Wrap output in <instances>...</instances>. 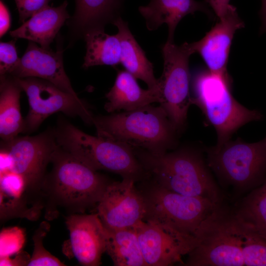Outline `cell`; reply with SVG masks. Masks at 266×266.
<instances>
[{"label":"cell","mask_w":266,"mask_h":266,"mask_svg":"<svg viewBox=\"0 0 266 266\" xmlns=\"http://www.w3.org/2000/svg\"><path fill=\"white\" fill-rule=\"evenodd\" d=\"M133 150L152 183L181 195L224 204L223 195L199 150L183 147L160 155Z\"/></svg>","instance_id":"obj_1"},{"label":"cell","mask_w":266,"mask_h":266,"mask_svg":"<svg viewBox=\"0 0 266 266\" xmlns=\"http://www.w3.org/2000/svg\"><path fill=\"white\" fill-rule=\"evenodd\" d=\"M51 162L52 169L41 190L48 200V215L58 207L83 213L97 206L110 182L59 146Z\"/></svg>","instance_id":"obj_2"},{"label":"cell","mask_w":266,"mask_h":266,"mask_svg":"<svg viewBox=\"0 0 266 266\" xmlns=\"http://www.w3.org/2000/svg\"><path fill=\"white\" fill-rule=\"evenodd\" d=\"M97 135L133 149L163 154L177 145V131L164 109L149 104L131 111L94 117Z\"/></svg>","instance_id":"obj_3"},{"label":"cell","mask_w":266,"mask_h":266,"mask_svg":"<svg viewBox=\"0 0 266 266\" xmlns=\"http://www.w3.org/2000/svg\"><path fill=\"white\" fill-rule=\"evenodd\" d=\"M54 130L58 145L92 169L111 171L135 182L146 177L130 146L87 134L66 120L59 121Z\"/></svg>","instance_id":"obj_4"},{"label":"cell","mask_w":266,"mask_h":266,"mask_svg":"<svg viewBox=\"0 0 266 266\" xmlns=\"http://www.w3.org/2000/svg\"><path fill=\"white\" fill-rule=\"evenodd\" d=\"M232 78L209 70L195 77L192 104L199 107L206 120L216 130V145L229 140L240 127L259 121L262 114L246 108L237 101L231 93Z\"/></svg>","instance_id":"obj_5"},{"label":"cell","mask_w":266,"mask_h":266,"mask_svg":"<svg viewBox=\"0 0 266 266\" xmlns=\"http://www.w3.org/2000/svg\"><path fill=\"white\" fill-rule=\"evenodd\" d=\"M205 152L209 168L237 193L252 191L266 180V136L254 143L230 139Z\"/></svg>","instance_id":"obj_6"},{"label":"cell","mask_w":266,"mask_h":266,"mask_svg":"<svg viewBox=\"0 0 266 266\" xmlns=\"http://www.w3.org/2000/svg\"><path fill=\"white\" fill-rule=\"evenodd\" d=\"M195 236L198 243L188 254L185 266H244L239 225L224 204L204 220Z\"/></svg>","instance_id":"obj_7"},{"label":"cell","mask_w":266,"mask_h":266,"mask_svg":"<svg viewBox=\"0 0 266 266\" xmlns=\"http://www.w3.org/2000/svg\"><path fill=\"white\" fill-rule=\"evenodd\" d=\"M141 193L146 206L143 220L165 224L195 236L204 220L223 204L181 195L152 183Z\"/></svg>","instance_id":"obj_8"},{"label":"cell","mask_w":266,"mask_h":266,"mask_svg":"<svg viewBox=\"0 0 266 266\" xmlns=\"http://www.w3.org/2000/svg\"><path fill=\"white\" fill-rule=\"evenodd\" d=\"M162 74L158 79L160 106L179 133L187 122L192 104L189 60L193 54L189 43L180 45L167 41L162 47Z\"/></svg>","instance_id":"obj_9"},{"label":"cell","mask_w":266,"mask_h":266,"mask_svg":"<svg viewBox=\"0 0 266 266\" xmlns=\"http://www.w3.org/2000/svg\"><path fill=\"white\" fill-rule=\"evenodd\" d=\"M14 77L26 94L29 104L23 132L35 131L46 118L59 112L70 116H79L84 122L93 124L94 116L78 97L44 79Z\"/></svg>","instance_id":"obj_10"},{"label":"cell","mask_w":266,"mask_h":266,"mask_svg":"<svg viewBox=\"0 0 266 266\" xmlns=\"http://www.w3.org/2000/svg\"><path fill=\"white\" fill-rule=\"evenodd\" d=\"M2 144L1 149L7 153L11 161L10 171L25 178L29 194H41L46 167L59 147L54 131L32 136H17L3 141Z\"/></svg>","instance_id":"obj_11"},{"label":"cell","mask_w":266,"mask_h":266,"mask_svg":"<svg viewBox=\"0 0 266 266\" xmlns=\"http://www.w3.org/2000/svg\"><path fill=\"white\" fill-rule=\"evenodd\" d=\"M134 228L147 266L182 263L198 243L195 235L151 221H141Z\"/></svg>","instance_id":"obj_12"},{"label":"cell","mask_w":266,"mask_h":266,"mask_svg":"<svg viewBox=\"0 0 266 266\" xmlns=\"http://www.w3.org/2000/svg\"><path fill=\"white\" fill-rule=\"evenodd\" d=\"M132 180L110 182L97 205V214L107 230L133 228L144 220L143 196Z\"/></svg>","instance_id":"obj_13"},{"label":"cell","mask_w":266,"mask_h":266,"mask_svg":"<svg viewBox=\"0 0 266 266\" xmlns=\"http://www.w3.org/2000/svg\"><path fill=\"white\" fill-rule=\"evenodd\" d=\"M200 40L189 43L194 53H198L210 71L230 77L227 66L235 32L244 27L236 8L232 5L227 14Z\"/></svg>","instance_id":"obj_14"},{"label":"cell","mask_w":266,"mask_h":266,"mask_svg":"<svg viewBox=\"0 0 266 266\" xmlns=\"http://www.w3.org/2000/svg\"><path fill=\"white\" fill-rule=\"evenodd\" d=\"M66 224L72 253L78 262L84 266L100 265L106 252L107 231L97 213L71 214Z\"/></svg>","instance_id":"obj_15"},{"label":"cell","mask_w":266,"mask_h":266,"mask_svg":"<svg viewBox=\"0 0 266 266\" xmlns=\"http://www.w3.org/2000/svg\"><path fill=\"white\" fill-rule=\"evenodd\" d=\"M63 49L53 51L30 41L23 56L10 75L17 78L35 77L45 80L76 97L63 64Z\"/></svg>","instance_id":"obj_16"},{"label":"cell","mask_w":266,"mask_h":266,"mask_svg":"<svg viewBox=\"0 0 266 266\" xmlns=\"http://www.w3.org/2000/svg\"><path fill=\"white\" fill-rule=\"evenodd\" d=\"M73 16L67 20L69 44L71 46L92 31L104 29L120 17L124 0H75Z\"/></svg>","instance_id":"obj_17"},{"label":"cell","mask_w":266,"mask_h":266,"mask_svg":"<svg viewBox=\"0 0 266 266\" xmlns=\"http://www.w3.org/2000/svg\"><path fill=\"white\" fill-rule=\"evenodd\" d=\"M138 11L143 17L148 30H157L163 24L168 27L167 41L173 42L175 29L181 19L189 14L202 11L209 15L210 12L203 2L196 0H151Z\"/></svg>","instance_id":"obj_18"},{"label":"cell","mask_w":266,"mask_h":266,"mask_svg":"<svg viewBox=\"0 0 266 266\" xmlns=\"http://www.w3.org/2000/svg\"><path fill=\"white\" fill-rule=\"evenodd\" d=\"M67 1L57 7L47 6L26 20L9 34L14 38H24L49 49L50 45L65 22L70 18Z\"/></svg>","instance_id":"obj_19"},{"label":"cell","mask_w":266,"mask_h":266,"mask_svg":"<svg viewBox=\"0 0 266 266\" xmlns=\"http://www.w3.org/2000/svg\"><path fill=\"white\" fill-rule=\"evenodd\" d=\"M105 97V110L112 113L131 111L160 101L159 89H143L136 78L127 70L118 71L114 85Z\"/></svg>","instance_id":"obj_20"},{"label":"cell","mask_w":266,"mask_h":266,"mask_svg":"<svg viewBox=\"0 0 266 266\" xmlns=\"http://www.w3.org/2000/svg\"><path fill=\"white\" fill-rule=\"evenodd\" d=\"M118 30L121 43L120 63L126 70L144 82L149 89H159L154 74L153 65L131 33L127 23L120 16L112 23Z\"/></svg>","instance_id":"obj_21"},{"label":"cell","mask_w":266,"mask_h":266,"mask_svg":"<svg viewBox=\"0 0 266 266\" xmlns=\"http://www.w3.org/2000/svg\"><path fill=\"white\" fill-rule=\"evenodd\" d=\"M0 136L8 141L24 132L23 120L20 105L23 91L15 78L11 75L0 77Z\"/></svg>","instance_id":"obj_22"},{"label":"cell","mask_w":266,"mask_h":266,"mask_svg":"<svg viewBox=\"0 0 266 266\" xmlns=\"http://www.w3.org/2000/svg\"><path fill=\"white\" fill-rule=\"evenodd\" d=\"M106 252L116 266H147L133 228L107 230Z\"/></svg>","instance_id":"obj_23"},{"label":"cell","mask_w":266,"mask_h":266,"mask_svg":"<svg viewBox=\"0 0 266 266\" xmlns=\"http://www.w3.org/2000/svg\"><path fill=\"white\" fill-rule=\"evenodd\" d=\"M232 211L241 226L266 239V180L251 191Z\"/></svg>","instance_id":"obj_24"},{"label":"cell","mask_w":266,"mask_h":266,"mask_svg":"<svg viewBox=\"0 0 266 266\" xmlns=\"http://www.w3.org/2000/svg\"><path fill=\"white\" fill-rule=\"evenodd\" d=\"M86 52L82 66L106 65L116 66L120 63L121 43L117 33L109 35L104 29L88 33L84 37Z\"/></svg>","instance_id":"obj_25"},{"label":"cell","mask_w":266,"mask_h":266,"mask_svg":"<svg viewBox=\"0 0 266 266\" xmlns=\"http://www.w3.org/2000/svg\"><path fill=\"white\" fill-rule=\"evenodd\" d=\"M237 223L242 237L244 266H266V239Z\"/></svg>","instance_id":"obj_26"},{"label":"cell","mask_w":266,"mask_h":266,"mask_svg":"<svg viewBox=\"0 0 266 266\" xmlns=\"http://www.w3.org/2000/svg\"><path fill=\"white\" fill-rule=\"evenodd\" d=\"M50 225L42 222L33 237V250L28 266H63L66 265L52 255L43 246V239L49 232Z\"/></svg>","instance_id":"obj_27"},{"label":"cell","mask_w":266,"mask_h":266,"mask_svg":"<svg viewBox=\"0 0 266 266\" xmlns=\"http://www.w3.org/2000/svg\"><path fill=\"white\" fill-rule=\"evenodd\" d=\"M28 185L20 174L9 171L0 174V198L27 202Z\"/></svg>","instance_id":"obj_28"},{"label":"cell","mask_w":266,"mask_h":266,"mask_svg":"<svg viewBox=\"0 0 266 266\" xmlns=\"http://www.w3.org/2000/svg\"><path fill=\"white\" fill-rule=\"evenodd\" d=\"M26 241L24 229L18 227L3 229L0 233V258L11 257L22 251Z\"/></svg>","instance_id":"obj_29"},{"label":"cell","mask_w":266,"mask_h":266,"mask_svg":"<svg viewBox=\"0 0 266 266\" xmlns=\"http://www.w3.org/2000/svg\"><path fill=\"white\" fill-rule=\"evenodd\" d=\"M15 43V40L0 43V77L10 75L20 61Z\"/></svg>","instance_id":"obj_30"},{"label":"cell","mask_w":266,"mask_h":266,"mask_svg":"<svg viewBox=\"0 0 266 266\" xmlns=\"http://www.w3.org/2000/svg\"><path fill=\"white\" fill-rule=\"evenodd\" d=\"M19 16V22L24 23L44 7L48 5L50 0H14Z\"/></svg>","instance_id":"obj_31"},{"label":"cell","mask_w":266,"mask_h":266,"mask_svg":"<svg viewBox=\"0 0 266 266\" xmlns=\"http://www.w3.org/2000/svg\"><path fill=\"white\" fill-rule=\"evenodd\" d=\"M31 257L29 254L25 251H21L16 254L14 258L10 257H4L0 258V266H28Z\"/></svg>","instance_id":"obj_32"},{"label":"cell","mask_w":266,"mask_h":266,"mask_svg":"<svg viewBox=\"0 0 266 266\" xmlns=\"http://www.w3.org/2000/svg\"><path fill=\"white\" fill-rule=\"evenodd\" d=\"M230 0H205L218 19L224 17L231 7Z\"/></svg>","instance_id":"obj_33"},{"label":"cell","mask_w":266,"mask_h":266,"mask_svg":"<svg viewBox=\"0 0 266 266\" xmlns=\"http://www.w3.org/2000/svg\"><path fill=\"white\" fill-rule=\"evenodd\" d=\"M10 27V15L8 9L3 2H0V35L3 36Z\"/></svg>","instance_id":"obj_34"},{"label":"cell","mask_w":266,"mask_h":266,"mask_svg":"<svg viewBox=\"0 0 266 266\" xmlns=\"http://www.w3.org/2000/svg\"><path fill=\"white\" fill-rule=\"evenodd\" d=\"M262 25L261 31L262 32H266V0H262V6L260 10Z\"/></svg>","instance_id":"obj_35"}]
</instances>
